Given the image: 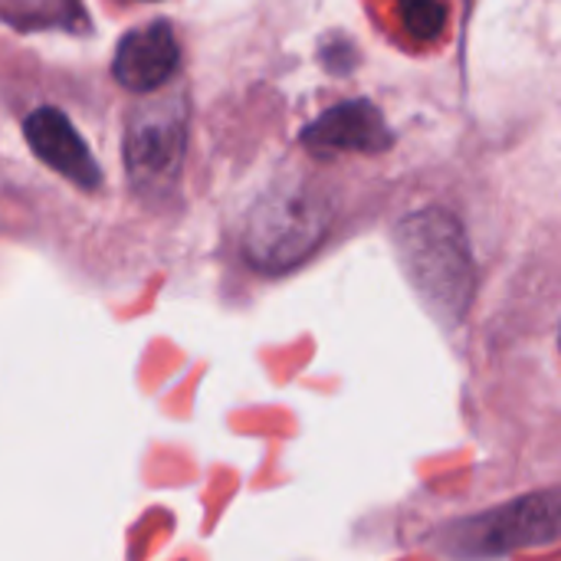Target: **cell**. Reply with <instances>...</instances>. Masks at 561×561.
Returning <instances> with one entry per match:
<instances>
[{"label": "cell", "mask_w": 561, "mask_h": 561, "mask_svg": "<svg viewBox=\"0 0 561 561\" xmlns=\"http://www.w3.org/2000/svg\"><path fill=\"white\" fill-rule=\"evenodd\" d=\"M394 247L404 276L424 306L447 325H457L473 299L477 270L460 220L440 207L404 217L394 230Z\"/></svg>", "instance_id": "obj_1"}, {"label": "cell", "mask_w": 561, "mask_h": 561, "mask_svg": "<svg viewBox=\"0 0 561 561\" xmlns=\"http://www.w3.org/2000/svg\"><path fill=\"white\" fill-rule=\"evenodd\" d=\"M332 227L329 201L309 184L273 187L247 224V260L260 273H286L306 263Z\"/></svg>", "instance_id": "obj_2"}, {"label": "cell", "mask_w": 561, "mask_h": 561, "mask_svg": "<svg viewBox=\"0 0 561 561\" xmlns=\"http://www.w3.org/2000/svg\"><path fill=\"white\" fill-rule=\"evenodd\" d=\"M561 536V490L519 496L496 510L450 523L440 536L444 549L460 561L503 559L526 549H549Z\"/></svg>", "instance_id": "obj_3"}, {"label": "cell", "mask_w": 561, "mask_h": 561, "mask_svg": "<svg viewBox=\"0 0 561 561\" xmlns=\"http://www.w3.org/2000/svg\"><path fill=\"white\" fill-rule=\"evenodd\" d=\"M187 148V105L184 95H154L141 102L125 131V168L138 191L164 194L184 164Z\"/></svg>", "instance_id": "obj_4"}, {"label": "cell", "mask_w": 561, "mask_h": 561, "mask_svg": "<svg viewBox=\"0 0 561 561\" xmlns=\"http://www.w3.org/2000/svg\"><path fill=\"white\" fill-rule=\"evenodd\" d=\"M394 141L385 115L368 99L342 102L322 112L306 131L302 145L316 154H381Z\"/></svg>", "instance_id": "obj_5"}, {"label": "cell", "mask_w": 561, "mask_h": 561, "mask_svg": "<svg viewBox=\"0 0 561 561\" xmlns=\"http://www.w3.org/2000/svg\"><path fill=\"white\" fill-rule=\"evenodd\" d=\"M26 145L33 148V154L49 164L56 174L69 178L76 187L82 191H95L102 184V171L89 151V145L82 141V135L76 131V125L53 105H43L36 112H30L26 125H23Z\"/></svg>", "instance_id": "obj_6"}, {"label": "cell", "mask_w": 561, "mask_h": 561, "mask_svg": "<svg viewBox=\"0 0 561 561\" xmlns=\"http://www.w3.org/2000/svg\"><path fill=\"white\" fill-rule=\"evenodd\" d=\"M178 62H181V46L171 23L154 20L118 39L112 76L131 92H154L178 72Z\"/></svg>", "instance_id": "obj_7"}, {"label": "cell", "mask_w": 561, "mask_h": 561, "mask_svg": "<svg viewBox=\"0 0 561 561\" xmlns=\"http://www.w3.org/2000/svg\"><path fill=\"white\" fill-rule=\"evenodd\" d=\"M401 23L414 39H437L447 26L444 0H398Z\"/></svg>", "instance_id": "obj_8"}]
</instances>
